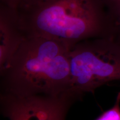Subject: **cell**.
<instances>
[{
  "label": "cell",
  "instance_id": "obj_1",
  "mask_svg": "<svg viewBox=\"0 0 120 120\" xmlns=\"http://www.w3.org/2000/svg\"><path fill=\"white\" fill-rule=\"evenodd\" d=\"M71 49L55 39L27 37L0 72L1 94L54 96L71 90Z\"/></svg>",
  "mask_w": 120,
  "mask_h": 120
},
{
  "label": "cell",
  "instance_id": "obj_2",
  "mask_svg": "<svg viewBox=\"0 0 120 120\" xmlns=\"http://www.w3.org/2000/svg\"><path fill=\"white\" fill-rule=\"evenodd\" d=\"M15 10L26 38L55 39L72 48L88 39H114L116 34V22L102 0H47Z\"/></svg>",
  "mask_w": 120,
  "mask_h": 120
},
{
  "label": "cell",
  "instance_id": "obj_3",
  "mask_svg": "<svg viewBox=\"0 0 120 120\" xmlns=\"http://www.w3.org/2000/svg\"><path fill=\"white\" fill-rule=\"evenodd\" d=\"M71 89L83 95L120 80V43L113 38H96L77 43L70 51Z\"/></svg>",
  "mask_w": 120,
  "mask_h": 120
},
{
  "label": "cell",
  "instance_id": "obj_4",
  "mask_svg": "<svg viewBox=\"0 0 120 120\" xmlns=\"http://www.w3.org/2000/svg\"><path fill=\"white\" fill-rule=\"evenodd\" d=\"M82 97L72 90L54 96L1 94V112L10 120H65L71 105Z\"/></svg>",
  "mask_w": 120,
  "mask_h": 120
},
{
  "label": "cell",
  "instance_id": "obj_5",
  "mask_svg": "<svg viewBox=\"0 0 120 120\" xmlns=\"http://www.w3.org/2000/svg\"><path fill=\"white\" fill-rule=\"evenodd\" d=\"M26 38L16 11L0 6V72L8 64Z\"/></svg>",
  "mask_w": 120,
  "mask_h": 120
},
{
  "label": "cell",
  "instance_id": "obj_6",
  "mask_svg": "<svg viewBox=\"0 0 120 120\" xmlns=\"http://www.w3.org/2000/svg\"><path fill=\"white\" fill-rule=\"evenodd\" d=\"M47 0H1V4L9 8L17 10L22 7L31 6Z\"/></svg>",
  "mask_w": 120,
  "mask_h": 120
},
{
  "label": "cell",
  "instance_id": "obj_7",
  "mask_svg": "<svg viewBox=\"0 0 120 120\" xmlns=\"http://www.w3.org/2000/svg\"><path fill=\"white\" fill-rule=\"evenodd\" d=\"M96 120H120V91L113 107L103 112Z\"/></svg>",
  "mask_w": 120,
  "mask_h": 120
},
{
  "label": "cell",
  "instance_id": "obj_8",
  "mask_svg": "<svg viewBox=\"0 0 120 120\" xmlns=\"http://www.w3.org/2000/svg\"><path fill=\"white\" fill-rule=\"evenodd\" d=\"M109 14L117 22L120 17V0H102Z\"/></svg>",
  "mask_w": 120,
  "mask_h": 120
},
{
  "label": "cell",
  "instance_id": "obj_9",
  "mask_svg": "<svg viewBox=\"0 0 120 120\" xmlns=\"http://www.w3.org/2000/svg\"><path fill=\"white\" fill-rule=\"evenodd\" d=\"M114 40L120 43V17L118 19L116 22V34H115Z\"/></svg>",
  "mask_w": 120,
  "mask_h": 120
}]
</instances>
